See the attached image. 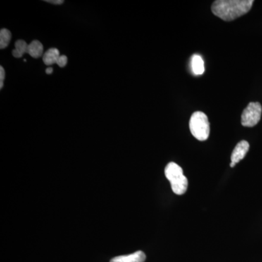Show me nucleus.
<instances>
[{"mask_svg":"<svg viewBox=\"0 0 262 262\" xmlns=\"http://www.w3.org/2000/svg\"><path fill=\"white\" fill-rule=\"evenodd\" d=\"M165 175L170 182L172 190L176 194L182 195L187 192L188 180L184 175L182 168L177 163L171 162L165 168Z\"/></svg>","mask_w":262,"mask_h":262,"instance_id":"obj_2","label":"nucleus"},{"mask_svg":"<svg viewBox=\"0 0 262 262\" xmlns=\"http://www.w3.org/2000/svg\"><path fill=\"white\" fill-rule=\"evenodd\" d=\"M261 105L258 102H251L241 115V124L244 127H253L261 120Z\"/></svg>","mask_w":262,"mask_h":262,"instance_id":"obj_4","label":"nucleus"},{"mask_svg":"<svg viewBox=\"0 0 262 262\" xmlns=\"http://www.w3.org/2000/svg\"><path fill=\"white\" fill-rule=\"evenodd\" d=\"M60 56L59 51L57 48H51L43 55V61L46 65H53L57 63Z\"/></svg>","mask_w":262,"mask_h":262,"instance_id":"obj_8","label":"nucleus"},{"mask_svg":"<svg viewBox=\"0 0 262 262\" xmlns=\"http://www.w3.org/2000/svg\"><path fill=\"white\" fill-rule=\"evenodd\" d=\"M253 0H217L212 4L211 11L225 21H232L251 10Z\"/></svg>","mask_w":262,"mask_h":262,"instance_id":"obj_1","label":"nucleus"},{"mask_svg":"<svg viewBox=\"0 0 262 262\" xmlns=\"http://www.w3.org/2000/svg\"><path fill=\"white\" fill-rule=\"evenodd\" d=\"M146 260L145 253L139 251L126 256H119L113 258L110 262H144Z\"/></svg>","mask_w":262,"mask_h":262,"instance_id":"obj_6","label":"nucleus"},{"mask_svg":"<svg viewBox=\"0 0 262 262\" xmlns=\"http://www.w3.org/2000/svg\"><path fill=\"white\" fill-rule=\"evenodd\" d=\"M29 44H27L25 41L20 40L17 41L15 44V49L13 51V56L15 58H21L24 53H27V48H28Z\"/></svg>","mask_w":262,"mask_h":262,"instance_id":"obj_10","label":"nucleus"},{"mask_svg":"<svg viewBox=\"0 0 262 262\" xmlns=\"http://www.w3.org/2000/svg\"><path fill=\"white\" fill-rule=\"evenodd\" d=\"M46 74H48V75H51L52 74V72H53V68L52 67H48L47 70L46 71Z\"/></svg>","mask_w":262,"mask_h":262,"instance_id":"obj_15","label":"nucleus"},{"mask_svg":"<svg viewBox=\"0 0 262 262\" xmlns=\"http://www.w3.org/2000/svg\"><path fill=\"white\" fill-rule=\"evenodd\" d=\"M67 61H68L67 57L64 56V55H62V56H60L59 58H58L56 63L60 67H64L65 66L67 65Z\"/></svg>","mask_w":262,"mask_h":262,"instance_id":"obj_12","label":"nucleus"},{"mask_svg":"<svg viewBox=\"0 0 262 262\" xmlns=\"http://www.w3.org/2000/svg\"><path fill=\"white\" fill-rule=\"evenodd\" d=\"M44 53V48L42 43L38 40L32 41L30 44H29L27 48V53L30 55L32 58H38L39 57L43 56Z\"/></svg>","mask_w":262,"mask_h":262,"instance_id":"obj_7","label":"nucleus"},{"mask_svg":"<svg viewBox=\"0 0 262 262\" xmlns=\"http://www.w3.org/2000/svg\"><path fill=\"white\" fill-rule=\"evenodd\" d=\"M12 34L8 29H2L0 31V48L2 50L8 47L11 40Z\"/></svg>","mask_w":262,"mask_h":262,"instance_id":"obj_11","label":"nucleus"},{"mask_svg":"<svg viewBox=\"0 0 262 262\" xmlns=\"http://www.w3.org/2000/svg\"><path fill=\"white\" fill-rule=\"evenodd\" d=\"M250 145L248 141H241L236 145L231 155V168H234L236 164L244 159L249 150Z\"/></svg>","mask_w":262,"mask_h":262,"instance_id":"obj_5","label":"nucleus"},{"mask_svg":"<svg viewBox=\"0 0 262 262\" xmlns=\"http://www.w3.org/2000/svg\"><path fill=\"white\" fill-rule=\"evenodd\" d=\"M45 2L53 5H62L64 3L63 0H46Z\"/></svg>","mask_w":262,"mask_h":262,"instance_id":"obj_14","label":"nucleus"},{"mask_svg":"<svg viewBox=\"0 0 262 262\" xmlns=\"http://www.w3.org/2000/svg\"><path fill=\"white\" fill-rule=\"evenodd\" d=\"M5 77V72L3 67H0V89H3L4 86V80Z\"/></svg>","mask_w":262,"mask_h":262,"instance_id":"obj_13","label":"nucleus"},{"mask_svg":"<svg viewBox=\"0 0 262 262\" xmlns=\"http://www.w3.org/2000/svg\"><path fill=\"white\" fill-rule=\"evenodd\" d=\"M189 129L192 136L198 140L206 141L209 137L210 123L206 114L196 112L189 120Z\"/></svg>","mask_w":262,"mask_h":262,"instance_id":"obj_3","label":"nucleus"},{"mask_svg":"<svg viewBox=\"0 0 262 262\" xmlns=\"http://www.w3.org/2000/svg\"><path fill=\"white\" fill-rule=\"evenodd\" d=\"M192 70L195 75H201L204 73L205 66L203 58L199 55H194L191 61Z\"/></svg>","mask_w":262,"mask_h":262,"instance_id":"obj_9","label":"nucleus"}]
</instances>
